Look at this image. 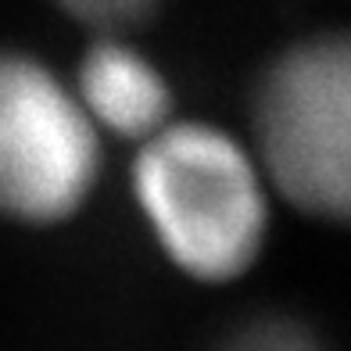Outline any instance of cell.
<instances>
[{
  "label": "cell",
  "instance_id": "obj_3",
  "mask_svg": "<svg viewBox=\"0 0 351 351\" xmlns=\"http://www.w3.org/2000/svg\"><path fill=\"white\" fill-rule=\"evenodd\" d=\"M101 180V133L72 79L0 43V219L58 226L86 208Z\"/></svg>",
  "mask_w": 351,
  "mask_h": 351
},
{
  "label": "cell",
  "instance_id": "obj_4",
  "mask_svg": "<svg viewBox=\"0 0 351 351\" xmlns=\"http://www.w3.org/2000/svg\"><path fill=\"white\" fill-rule=\"evenodd\" d=\"M72 90L93 130L143 143L172 122V86L165 72L125 33H97L83 51Z\"/></svg>",
  "mask_w": 351,
  "mask_h": 351
},
{
  "label": "cell",
  "instance_id": "obj_5",
  "mask_svg": "<svg viewBox=\"0 0 351 351\" xmlns=\"http://www.w3.org/2000/svg\"><path fill=\"white\" fill-rule=\"evenodd\" d=\"M208 351H333V344L301 312L254 308L222 326Z\"/></svg>",
  "mask_w": 351,
  "mask_h": 351
},
{
  "label": "cell",
  "instance_id": "obj_6",
  "mask_svg": "<svg viewBox=\"0 0 351 351\" xmlns=\"http://www.w3.org/2000/svg\"><path fill=\"white\" fill-rule=\"evenodd\" d=\"M61 11L69 14L72 22L86 25L93 36L97 33H125L130 36L133 29L147 25L162 0H51Z\"/></svg>",
  "mask_w": 351,
  "mask_h": 351
},
{
  "label": "cell",
  "instance_id": "obj_2",
  "mask_svg": "<svg viewBox=\"0 0 351 351\" xmlns=\"http://www.w3.org/2000/svg\"><path fill=\"white\" fill-rule=\"evenodd\" d=\"M251 151L291 208L351 226V29L301 36L258 72Z\"/></svg>",
  "mask_w": 351,
  "mask_h": 351
},
{
  "label": "cell",
  "instance_id": "obj_1",
  "mask_svg": "<svg viewBox=\"0 0 351 351\" xmlns=\"http://www.w3.org/2000/svg\"><path fill=\"white\" fill-rule=\"evenodd\" d=\"M133 201L158 251L197 283H230L269 237V186L251 143L212 122H169L140 143Z\"/></svg>",
  "mask_w": 351,
  "mask_h": 351
}]
</instances>
